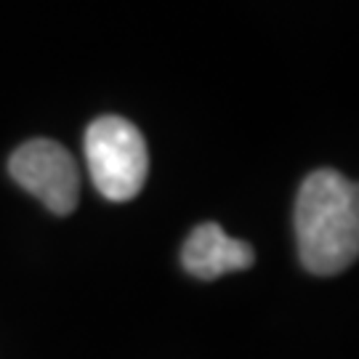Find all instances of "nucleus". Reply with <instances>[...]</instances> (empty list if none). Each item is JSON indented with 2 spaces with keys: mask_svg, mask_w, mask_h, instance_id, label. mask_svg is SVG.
I'll return each mask as SVG.
<instances>
[{
  "mask_svg": "<svg viewBox=\"0 0 359 359\" xmlns=\"http://www.w3.org/2000/svg\"><path fill=\"white\" fill-rule=\"evenodd\" d=\"M295 237L301 264L330 277L348 269L359 253L357 184L333 168H320L301 184L295 200Z\"/></svg>",
  "mask_w": 359,
  "mask_h": 359,
  "instance_id": "nucleus-1",
  "label": "nucleus"
},
{
  "mask_svg": "<svg viewBox=\"0 0 359 359\" xmlns=\"http://www.w3.org/2000/svg\"><path fill=\"white\" fill-rule=\"evenodd\" d=\"M253 261V248L243 240L229 237L218 224H200L181 250L184 269L200 280H216L226 271L250 269Z\"/></svg>",
  "mask_w": 359,
  "mask_h": 359,
  "instance_id": "nucleus-4",
  "label": "nucleus"
},
{
  "mask_svg": "<svg viewBox=\"0 0 359 359\" xmlns=\"http://www.w3.org/2000/svg\"><path fill=\"white\" fill-rule=\"evenodd\" d=\"M86 160L96 189L115 203L133 200L149 173V152L142 130L115 115L99 117L88 126Z\"/></svg>",
  "mask_w": 359,
  "mask_h": 359,
  "instance_id": "nucleus-2",
  "label": "nucleus"
},
{
  "mask_svg": "<svg viewBox=\"0 0 359 359\" xmlns=\"http://www.w3.org/2000/svg\"><path fill=\"white\" fill-rule=\"evenodd\" d=\"M13 181L35 194L43 205L56 216H67L77 208L80 197V173L62 144L48 139L22 144L8 163Z\"/></svg>",
  "mask_w": 359,
  "mask_h": 359,
  "instance_id": "nucleus-3",
  "label": "nucleus"
}]
</instances>
